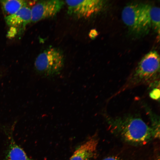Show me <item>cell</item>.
<instances>
[{
	"mask_svg": "<svg viewBox=\"0 0 160 160\" xmlns=\"http://www.w3.org/2000/svg\"><path fill=\"white\" fill-rule=\"evenodd\" d=\"M68 14L77 18H87L99 12L105 2L99 0H66Z\"/></svg>",
	"mask_w": 160,
	"mask_h": 160,
	"instance_id": "5b68a950",
	"label": "cell"
},
{
	"mask_svg": "<svg viewBox=\"0 0 160 160\" xmlns=\"http://www.w3.org/2000/svg\"><path fill=\"white\" fill-rule=\"evenodd\" d=\"M1 76V74H0V78Z\"/></svg>",
	"mask_w": 160,
	"mask_h": 160,
	"instance_id": "9a60e30c",
	"label": "cell"
},
{
	"mask_svg": "<svg viewBox=\"0 0 160 160\" xmlns=\"http://www.w3.org/2000/svg\"><path fill=\"white\" fill-rule=\"evenodd\" d=\"M91 34L93 35L91 36L92 37H95L96 35V34L97 33L96 31H95L93 30L91 31Z\"/></svg>",
	"mask_w": 160,
	"mask_h": 160,
	"instance_id": "4fadbf2b",
	"label": "cell"
},
{
	"mask_svg": "<svg viewBox=\"0 0 160 160\" xmlns=\"http://www.w3.org/2000/svg\"><path fill=\"white\" fill-rule=\"evenodd\" d=\"M160 76V56L156 51H150L138 63L124 88L141 84H151L158 81Z\"/></svg>",
	"mask_w": 160,
	"mask_h": 160,
	"instance_id": "7a4b0ae2",
	"label": "cell"
},
{
	"mask_svg": "<svg viewBox=\"0 0 160 160\" xmlns=\"http://www.w3.org/2000/svg\"><path fill=\"white\" fill-rule=\"evenodd\" d=\"M112 129L126 141L141 143L154 137L153 130L141 119L132 116L107 118Z\"/></svg>",
	"mask_w": 160,
	"mask_h": 160,
	"instance_id": "6da1fadb",
	"label": "cell"
},
{
	"mask_svg": "<svg viewBox=\"0 0 160 160\" xmlns=\"http://www.w3.org/2000/svg\"><path fill=\"white\" fill-rule=\"evenodd\" d=\"M6 155V160H33L13 140L9 144Z\"/></svg>",
	"mask_w": 160,
	"mask_h": 160,
	"instance_id": "30bf717a",
	"label": "cell"
},
{
	"mask_svg": "<svg viewBox=\"0 0 160 160\" xmlns=\"http://www.w3.org/2000/svg\"><path fill=\"white\" fill-rule=\"evenodd\" d=\"M101 160H122L117 156H110L106 157Z\"/></svg>",
	"mask_w": 160,
	"mask_h": 160,
	"instance_id": "7c38bea8",
	"label": "cell"
},
{
	"mask_svg": "<svg viewBox=\"0 0 160 160\" xmlns=\"http://www.w3.org/2000/svg\"><path fill=\"white\" fill-rule=\"evenodd\" d=\"M156 160H159V158L158 159H157Z\"/></svg>",
	"mask_w": 160,
	"mask_h": 160,
	"instance_id": "5bb4252c",
	"label": "cell"
},
{
	"mask_svg": "<svg viewBox=\"0 0 160 160\" xmlns=\"http://www.w3.org/2000/svg\"><path fill=\"white\" fill-rule=\"evenodd\" d=\"M1 9L5 17L15 13L24 7L29 6L33 2L23 0L0 1Z\"/></svg>",
	"mask_w": 160,
	"mask_h": 160,
	"instance_id": "9c48e42d",
	"label": "cell"
},
{
	"mask_svg": "<svg viewBox=\"0 0 160 160\" xmlns=\"http://www.w3.org/2000/svg\"><path fill=\"white\" fill-rule=\"evenodd\" d=\"M8 26L16 29L22 32L26 25L31 23V13L30 6L23 7L17 12L4 17Z\"/></svg>",
	"mask_w": 160,
	"mask_h": 160,
	"instance_id": "52a82bcc",
	"label": "cell"
},
{
	"mask_svg": "<svg viewBox=\"0 0 160 160\" xmlns=\"http://www.w3.org/2000/svg\"><path fill=\"white\" fill-rule=\"evenodd\" d=\"M98 143L97 137H91L77 148L69 160H91L96 154Z\"/></svg>",
	"mask_w": 160,
	"mask_h": 160,
	"instance_id": "ba28073f",
	"label": "cell"
},
{
	"mask_svg": "<svg viewBox=\"0 0 160 160\" xmlns=\"http://www.w3.org/2000/svg\"><path fill=\"white\" fill-rule=\"evenodd\" d=\"M151 5L132 3L125 6L121 13L123 21L130 32L137 36L148 33L151 28L150 9Z\"/></svg>",
	"mask_w": 160,
	"mask_h": 160,
	"instance_id": "3957f363",
	"label": "cell"
},
{
	"mask_svg": "<svg viewBox=\"0 0 160 160\" xmlns=\"http://www.w3.org/2000/svg\"><path fill=\"white\" fill-rule=\"evenodd\" d=\"M150 15L152 28L159 35L160 33V8L156 6H151Z\"/></svg>",
	"mask_w": 160,
	"mask_h": 160,
	"instance_id": "8fae6325",
	"label": "cell"
},
{
	"mask_svg": "<svg viewBox=\"0 0 160 160\" xmlns=\"http://www.w3.org/2000/svg\"><path fill=\"white\" fill-rule=\"evenodd\" d=\"M64 2L58 0L40 1L31 7V23H35L55 16L63 7Z\"/></svg>",
	"mask_w": 160,
	"mask_h": 160,
	"instance_id": "8992f818",
	"label": "cell"
},
{
	"mask_svg": "<svg viewBox=\"0 0 160 160\" xmlns=\"http://www.w3.org/2000/svg\"><path fill=\"white\" fill-rule=\"evenodd\" d=\"M64 58L62 52L55 48H50L40 54L36 58L34 65L40 75L51 77L59 74L64 66Z\"/></svg>",
	"mask_w": 160,
	"mask_h": 160,
	"instance_id": "277c9868",
	"label": "cell"
}]
</instances>
